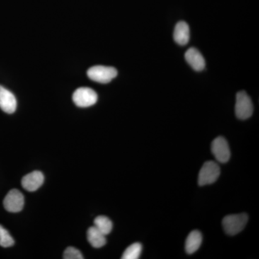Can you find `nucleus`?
Here are the masks:
<instances>
[{"instance_id": "nucleus-4", "label": "nucleus", "mask_w": 259, "mask_h": 259, "mask_svg": "<svg viewBox=\"0 0 259 259\" xmlns=\"http://www.w3.org/2000/svg\"><path fill=\"white\" fill-rule=\"evenodd\" d=\"M235 110L237 117L241 120H246L253 114V104L245 92H240L237 94Z\"/></svg>"}, {"instance_id": "nucleus-1", "label": "nucleus", "mask_w": 259, "mask_h": 259, "mask_svg": "<svg viewBox=\"0 0 259 259\" xmlns=\"http://www.w3.org/2000/svg\"><path fill=\"white\" fill-rule=\"evenodd\" d=\"M248 217L245 213L241 214H230L223 218V226L227 234L230 236H235L241 233L244 229Z\"/></svg>"}, {"instance_id": "nucleus-13", "label": "nucleus", "mask_w": 259, "mask_h": 259, "mask_svg": "<svg viewBox=\"0 0 259 259\" xmlns=\"http://www.w3.org/2000/svg\"><path fill=\"white\" fill-rule=\"evenodd\" d=\"M202 236L200 232L194 231L191 232L187 237L185 243V250L188 254H192L197 251L202 244Z\"/></svg>"}, {"instance_id": "nucleus-3", "label": "nucleus", "mask_w": 259, "mask_h": 259, "mask_svg": "<svg viewBox=\"0 0 259 259\" xmlns=\"http://www.w3.org/2000/svg\"><path fill=\"white\" fill-rule=\"evenodd\" d=\"M221 175V168L214 161H207L204 163L199 173V186L210 185L218 180Z\"/></svg>"}, {"instance_id": "nucleus-11", "label": "nucleus", "mask_w": 259, "mask_h": 259, "mask_svg": "<svg viewBox=\"0 0 259 259\" xmlns=\"http://www.w3.org/2000/svg\"><path fill=\"white\" fill-rule=\"evenodd\" d=\"M190 27L184 21L179 22L174 32V39L180 46H185L190 40Z\"/></svg>"}, {"instance_id": "nucleus-15", "label": "nucleus", "mask_w": 259, "mask_h": 259, "mask_svg": "<svg viewBox=\"0 0 259 259\" xmlns=\"http://www.w3.org/2000/svg\"><path fill=\"white\" fill-rule=\"evenodd\" d=\"M142 252V245L139 243H133L126 248L122 254V259H137Z\"/></svg>"}, {"instance_id": "nucleus-5", "label": "nucleus", "mask_w": 259, "mask_h": 259, "mask_svg": "<svg viewBox=\"0 0 259 259\" xmlns=\"http://www.w3.org/2000/svg\"><path fill=\"white\" fill-rule=\"evenodd\" d=\"M73 101L79 107H88L96 104L98 96L96 92L89 88H80L73 94Z\"/></svg>"}, {"instance_id": "nucleus-7", "label": "nucleus", "mask_w": 259, "mask_h": 259, "mask_svg": "<svg viewBox=\"0 0 259 259\" xmlns=\"http://www.w3.org/2000/svg\"><path fill=\"white\" fill-rule=\"evenodd\" d=\"M3 204L5 209L8 212H20L23 209L25 204L23 194L15 189L10 190L5 197Z\"/></svg>"}, {"instance_id": "nucleus-16", "label": "nucleus", "mask_w": 259, "mask_h": 259, "mask_svg": "<svg viewBox=\"0 0 259 259\" xmlns=\"http://www.w3.org/2000/svg\"><path fill=\"white\" fill-rule=\"evenodd\" d=\"M14 243V239L10 236L9 232L0 226V246L8 248L13 246Z\"/></svg>"}, {"instance_id": "nucleus-17", "label": "nucleus", "mask_w": 259, "mask_h": 259, "mask_svg": "<svg viewBox=\"0 0 259 259\" xmlns=\"http://www.w3.org/2000/svg\"><path fill=\"white\" fill-rule=\"evenodd\" d=\"M63 258L64 259H83V256L81 252L74 247H68L65 250Z\"/></svg>"}, {"instance_id": "nucleus-14", "label": "nucleus", "mask_w": 259, "mask_h": 259, "mask_svg": "<svg viewBox=\"0 0 259 259\" xmlns=\"http://www.w3.org/2000/svg\"><path fill=\"white\" fill-rule=\"evenodd\" d=\"M94 225L100 232H102L105 236L110 233L112 230V221L105 216H98L95 219Z\"/></svg>"}, {"instance_id": "nucleus-10", "label": "nucleus", "mask_w": 259, "mask_h": 259, "mask_svg": "<svg viewBox=\"0 0 259 259\" xmlns=\"http://www.w3.org/2000/svg\"><path fill=\"white\" fill-rule=\"evenodd\" d=\"M185 59L191 67L197 71H202L205 67V61L203 56L195 48H190L185 54Z\"/></svg>"}, {"instance_id": "nucleus-2", "label": "nucleus", "mask_w": 259, "mask_h": 259, "mask_svg": "<svg viewBox=\"0 0 259 259\" xmlns=\"http://www.w3.org/2000/svg\"><path fill=\"white\" fill-rule=\"evenodd\" d=\"M117 75V69L110 66H95L88 71V76L90 79L101 83L110 82Z\"/></svg>"}, {"instance_id": "nucleus-9", "label": "nucleus", "mask_w": 259, "mask_h": 259, "mask_svg": "<svg viewBox=\"0 0 259 259\" xmlns=\"http://www.w3.org/2000/svg\"><path fill=\"white\" fill-rule=\"evenodd\" d=\"M44 182V176L42 172L32 171L25 175L22 180V186L28 192H35L41 187Z\"/></svg>"}, {"instance_id": "nucleus-6", "label": "nucleus", "mask_w": 259, "mask_h": 259, "mask_svg": "<svg viewBox=\"0 0 259 259\" xmlns=\"http://www.w3.org/2000/svg\"><path fill=\"white\" fill-rule=\"evenodd\" d=\"M212 154L220 163H227L231 158V151L226 139L223 137L216 138L211 145Z\"/></svg>"}, {"instance_id": "nucleus-8", "label": "nucleus", "mask_w": 259, "mask_h": 259, "mask_svg": "<svg viewBox=\"0 0 259 259\" xmlns=\"http://www.w3.org/2000/svg\"><path fill=\"white\" fill-rule=\"evenodd\" d=\"M0 108L5 112L12 114L17 109V100L11 92L0 85Z\"/></svg>"}, {"instance_id": "nucleus-12", "label": "nucleus", "mask_w": 259, "mask_h": 259, "mask_svg": "<svg viewBox=\"0 0 259 259\" xmlns=\"http://www.w3.org/2000/svg\"><path fill=\"white\" fill-rule=\"evenodd\" d=\"M88 240L92 246L100 248L106 244V236L95 226L90 227L88 231Z\"/></svg>"}]
</instances>
